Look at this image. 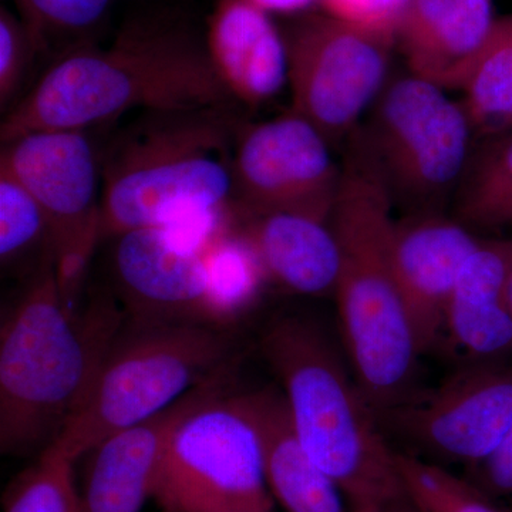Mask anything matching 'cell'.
<instances>
[{"mask_svg": "<svg viewBox=\"0 0 512 512\" xmlns=\"http://www.w3.org/2000/svg\"><path fill=\"white\" fill-rule=\"evenodd\" d=\"M232 99L188 22L144 16L107 47L64 53L6 114L2 146L37 130H86L124 113L225 110Z\"/></svg>", "mask_w": 512, "mask_h": 512, "instance_id": "obj_1", "label": "cell"}, {"mask_svg": "<svg viewBox=\"0 0 512 512\" xmlns=\"http://www.w3.org/2000/svg\"><path fill=\"white\" fill-rule=\"evenodd\" d=\"M394 202L362 126L345 143L329 217L340 254V328L360 392L377 420L417 392L423 355L393 259Z\"/></svg>", "mask_w": 512, "mask_h": 512, "instance_id": "obj_2", "label": "cell"}, {"mask_svg": "<svg viewBox=\"0 0 512 512\" xmlns=\"http://www.w3.org/2000/svg\"><path fill=\"white\" fill-rule=\"evenodd\" d=\"M120 329L119 313L107 305L70 315L47 256L0 332L2 453L47 448L59 437Z\"/></svg>", "mask_w": 512, "mask_h": 512, "instance_id": "obj_3", "label": "cell"}, {"mask_svg": "<svg viewBox=\"0 0 512 512\" xmlns=\"http://www.w3.org/2000/svg\"><path fill=\"white\" fill-rule=\"evenodd\" d=\"M262 353L299 439L338 485L350 512L403 497L396 450L328 333L312 319L288 316L266 330Z\"/></svg>", "mask_w": 512, "mask_h": 512, "instance_id": "obj_4", "label": "cell"}, {"mask_svg": "<svg viewBox=\"0 0 512 512\" xmlns=\"http://www.w3.org/2000/svg\"><path fill=\"white\" fill-rule=\"evenodd\" d=\"M224 110L148 113L111 148L103 170V238L160 228L234 197Z\"/></svg>", "mask_w": 512, "mask_h": 512, "instance_id": "obj_5", "label": "cell"}, {"mask_svg": "<svg viewBox=\"0 0 512 512\" xmlns=\"http://www.w3.org/2000/svg\"><path fill=\"white\" fill-rule=\"evenodd\" d=\"M234 342L221 326L143 322L120 329L89 392L53 441L73 461L111 434L150 419L232 365Z\"/></svg>", "mask_w": 512, "mask_h": 512, "instance_id": "obj_6", "label": "cell"}, {"mask_svg": "<svg viewBox=\"0 0 512 512\" xmlns=\"http://www.w3.org/2000/svg\"><path fill=\"white\" fill-rule=\"evenodd\" d=\"M362 128L394 205L407 214L443 212L471 157L474 130L463 103L409 73L384 84Z\"/></svg>", "mask_w": 512, "mask_h": 512, "instance_id": "obj_7", "label": "cell"}, {"mask_svg": "<svg viewBox=\"0 0 512 512\" xmlns=\"http://www.w3.org/2000/svg\"><path fill=\"white\" fill-rule=\"evenodd\" d=\"M293 113L330 146L345 144L382 93L394 37L328 15H305L286 30Z\"/></svg>", "mask_w": 512, "mask_h": 512, "instance_id": "obj_8", "label": "cell"}, {"mask_svg": "<svg viewBox=\"0 0 512 512\" xmlns=\"http://www.w3.org/2000/svg\"><path fill=\"white\" fill-rule=\"evenodd\" d=\"M154 498L163 512L272 510L258 434L235 394H217L185 417L165 453Z\"/></svg>", "mask_w": 512, "mask_h": 512, "instance_id": "obj_9", "label": "cell"}, {"mask_svg": "<svg viewBox=\"0 0 512 512\" xmlns=\"http://www.w3.org/2000/svg\"><path fill=\"white\" fill-rule=\"evenodd\" d=\"M383 433L433 463L477 467L512 426V362L466 363L379 419ZM406 451V450H403Z\"/></svg>", "mask_w": 512, "mask_h": 512, "instance_id": "obj_10", "label": "cell"}, {"mask_svg": "<svg viewBox=\"0 0 512 512\" xmlns=\"http://www.w3.org/2000/svg\"><path fill=\"white\" fill-rule=\"evenodd\" d=\"M330 150L318 128L293 111L242 130L232 153L242 212H291L329 222L340 183Z\"/></svg>", "mask_w": 512, "mask_h": 512, "instance_id": "obj_11", "label": "cell"}, {"mask_svg": "<svg viewBox=\"0 0 512 512\" xmlns=\"http://www.w3.org/2000/svg\"><path fill=\"white\" fill-rule=\"evenodd\" d=\"M231 366L198 384L150 419L117 431L87 457L80 491L83 512H140L154 498L161 467L175 431L202 403L228 390Z\"/></svg>", "mask_w": 512, "mask_h": 512, "instance_id": "obj_12", "label": "cell"}, {"mask_svg": "<svg viewBox=\"0 0 512 512\" xmlns=\"http://www.w3.org/2000/svg\"><path fill=\"white\" fill-rule=\"evenodd\" d=\"M481 241L443 212L406 214L394 224L397 284L423 355L444 340L458 275Z\"/></svg>", "mask_w": 512, "mask_h": 512, "instance_id": "obj_13", "label": "cell"}, {"mask_svg": "<svg viewBox=\"0 0 512 512\" xmlns=\"http://www.w3.org/2000/svg\"><path fill=\"white\" fill-rule=\"evenodd\" d=\"M84 131L37 130L3 146L0 173L39 202L52 242L100 210L99 161Z\"/></svg>", "mask_w": 512, "mask_h": 512, "instance_id": "obj_14", "label": "cell"}, {"mask_svg": "<svg viewBox=\"0 0 512 512\" xmlns=\"http://www.w3.org/2000/svg\"><path fill=\"white\" fill-rule=\"evenodd\" d=\"M114 271L134 320L205 323L204 254L175 247L161 229L117 237Z\"/></svg>", "mask_w": 512, "mask_h": 512, "instance_id": "obj_15", "label": "cell"}, {"mask_svg": "<svg viewBox=\"0 0 512 512\" xmlns=\"http://www.w3.org/2000/svg\"><path fill=\"white\" fill-rule=\"evenodd\" d=\"M495 23L493 0H410L394 42L414 76L461 90Z\"/></svg>", "mask_w": 512, "mask_h": 512, "instance_id": "obj_16", "label": "cell"}, {"mask_svg": "<svg viewBox=\"0 0 512 512\" xmlns=\"http://www.w3.org/2000/svg\"><path fill=\"white\" fill-rule=\"evenodd\" d=\"M511 271L512 239H483L461 268L448 305L444 339L467 363L505 362L512 357Z\"/></svg>", "mask_w": 512, "mask_h": 512, "instance_id": "obj_17", "label": "cell"}, {"mask_svg": "<svg viewBox=\"0 0 512 512\" xmlns=\"http://www.w3.org/2000/svg\"><path fill=\"white\" fill-rule=\"evenodd\" d=\"M261 446L269 493L286 512H350L342 491L308 453L281 390L235 394Z\"/></svg>", "mask_w": 512, "mask_h": 512, "instance_id": "obj_18", "label": "cell"}, {"mask_svg": "<svg viewBox=\"0 0 512 512\" xmlns=\"http://www.w3.org/2000/svg\"><path fill=\"white\" fill-rule=\"evenodd\" d=\"M205 42L228 92L244 103L271 100L288 83L285 37L251 0H220Z\"/></svg>", "mask_w": 512, "mask_h": 512, "instance_id": "obj_19", "label": "cell"}, {"mask_svg": "<svg viewBox=\"0 0 512 512\" xmlns=\"http://www.w3.org/2000/svg\"><path fill=\"white\" fill-rule=\"evenodd\" d=\"M248 218L239 232L255 249L269 278L301 295L335 293L340 254L329 222L291 212Z\"/></svg>", "mask_w": 512, "mask_h": 512, "instance_id": "obj_20", "label": "cell"}, {"mask_svg": "<svg viewBox=\"0 0 512 512\" xmlns=\"http://www.w3.org/2000/svg\"><path fill=\"white\" fill-rule=\"evenodd\" d=\"M204 262L205 323L225 328L255 305L268 275L239 229H231L218 238L204 252Z\"/></svg>", "mask_w": 512, "mask_h": 512, "instance_id": "obj_21", "label": "cell"}, {"mask_svg": "<svg viewBox=\"0 0 512 512\" xmlns=\"http://www.w3.org/2000/svg\"><path fill=\"white\" fill-rule=\"evenodd\" d=\"M461 92L474 133L485 138L512 131V16L497 19Z\"/></svg>", "mask_w": 512, "mask_h": 512, "instance_id": "obj_22", "label": "cell"}, {"mask_svg": "<svg viewBox=\"0 0 512 512\" xmlns=\"http://www.w3.org/2000/svg\"><path fill=\"white\" fill-rule=\"evenodd\" d=\"M456 201L457 220L468 228L512 224V131L485 138L483 147L471 154Z\"/></svg>", "mask_w": 512, "mask_h": 512, "instance_id": "obj_23", "label": "cell"}, {"mask_svg": "<svg viewBox=\"0 0 512 512\" xmlns=\"http://www.w3.org/2000/svg\"><path fill=\"white\" fill-rule=\"evenodd\" d=\"M25 23L37 53L55 46L70 50L87 45L106 16L113 0H12Z\"/></svg>", "mask_w": 512, "mask_h": 512, "instance_id": "obj_24", "label": "cell"}, {"mask_svg": "<svg viewBox=\"0 0 512 512\" xmlns=\"http://www.w3.org/2000/svg\"><path fill=\"white\" fill-rule=\"evenodd\" d=\"M406 497L423 512H501L470 483L433 461L396 450Z\"/></svg>", "mask_w": 512, "mask_h": 512, "instance_id": "obj_25", "label": "cell"}, {"mask_svg": "<svg viewBox=\"0 0 512 512\" xmlns=\"http://www.w3.org/2000/svg\"><path fill=\"white\" fill-rule=\"evenodd\" d=\"M74 463L50 444L10 491L5 512H83Z\"/></svg>", "mask_w": 512, "mask_h": 512, "instance_id": "obj_26", "label": "cell"}, {"mask_svg": "<svg viewBox=\"0 0 512 512\" xmlns=\"http://www.w3.org/2000/svg\"><path fill=\"white\" fill-rule=\"evenodd\" d=\"M45 241L52 245L49 218L39 202L10 175L0 173V258L10 264Z\"/></svg>", "mask_w": 512, "mask_h": 512, "instance_id": "obj_27", "label": "cell"}, {"mask_svg": "<svg viewBox=\"0 0 512 512\" xmlns=\"http://www.w3.org/2000/svg\"><path fill=\"white\" fill-rule=\"evenodd\" d=\"M103 239L100 210L79 227L52 242L53 275L60 299L70 315H77L84 282L97 244Z\"/></svg>", "mask_w": 512, "mask_h": 512, "instance_id": "obj_28", "label": "cell"}, {"mask_svg": "<svg viewBox=\"0 0 512 512\" xmlns=\"http://www.w3.org/2000/svg\"><path fill=\"white\" fill-rule=\"evenodd\" d=\"M35 46L19 15L3 6L0 9V104L2 109L23 82Z\"/></svg>", "mask_w": 512, "mask_h": 512, "instance_id": "obj_29", "label": "cell"}, {"mask_svg": "<svg viewBox=\"0 0 512 512\" xmlns=\"http://www.w3.org/2000/svg\"><path fill=\"white\" fill-rule=\"evenodd\" d=\"M328 15L349 25L394 37L410 0H319Z\"/></svg>", "mask_w": 512, "mask_h": 512, "instance_id": "obj_30", "label": "cell"}, {"mask_svg": "<svg viewBox=\"0 0 512 512\" xmlns=\"http://www.w3.org/2000/svg\"><path fill=\"white\" fill-rule=\"evenodd\" d=\"M474 468L484 493L512 495V426L494 453Z\"/></svg>", "mask_w": 512, "mask_h": 512, "instance_id": "obj_31", "label": "cell"}, {"mask_svg": "<svg viewBox=\"0 0 512 512\" xmlns=\"http://www.w3.org/2000/svg\"><path fill=\"white\" fill-rule=\"evenodd\" d=\"M251 2L268 13L291 15V13H299L311 8L313 3L319 0H251Z\"/></svg>", "mask_w": 512, "mask_h": 512, "instance_id": "obj_32", "label": "cell"}, {"mask_svg": "<svg viewBox=\"0 0 512 512\" xmlns=\"http://www.w3.org/2000/svg\"><path fill=\"white\" fill-rule=\"evenodd\" d=\"M352 512H423L420 510L417 505H414L409 498L406 497V494L403 497L397 498V500L390 501V503H386L383 505H379V507L375 508H367V510L362 511H352Z\"/></svg>", "mask_w": 512, "mask_h": 512, "instance_id": "obj_33", "label": "cell"}, {"mask_svg": "<svg viewBox=\"0 0 512 512\" xmlns=\"http://www.w3.org/2000/svg\"><path fill=\"white\" fill-rule=\"evenodd\" d=\"M224 512H274L272 510H265V508H239V510H229Z\"/></svg>", "mask_w": 512, "mask_h": 512, "instance_id": "obj_34", "label": "cell"}, {"mask_svg": "<svg viewBox=\"0 0 512 512\" xmlns=\"http://www.w3.org/2000/svg\"><path fill=\"white\" fill-rule=\"evenodd\" d=\"M508 301H510L511 311H512V271L510 276V282H508Z\"/></svg>", "mask_w": 512, "mask_h": 512, "instance_id": "obj_35", "label": "cell"}]
</instances>
